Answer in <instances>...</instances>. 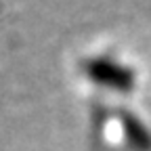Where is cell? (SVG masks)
Listing matches in <instances>:
<instances>
[{
	"label": "cell",
	"instance_id": "obj_2",
	"mask_svg": "<svg viewBox=\"0 0 151 151\" xmlns=\"http://www.w3.org/2000/svg\"><path fill=\"white\" fill-rule=\"evenodd\" d=\"M120 122H122L124 134H126V141L130 143V147H134L137 151H151V132L134 113L122 109Z\"/></svg>",
	"mask_w": 151,
	"mask_h": 151
},
{
	"label": "cell",
	"instance_id": "obj_1",
	"mask_svg": "<svg viewBox=\"0 0 151 151\" xmlns=\"http://www.w3.org/2000/svg\"><path fill=\"white\" fill-rule=\"evenodd\" d=\"M88 78L101 86H107L118 92H128L134 88V73L128 67L109 61V59H90L84 65Z\"/></svg>",
	"mask_w": 151,
	"mask_h": 151
}]
</instances>
